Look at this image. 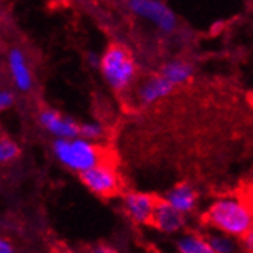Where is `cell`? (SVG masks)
Listing matches in <instances>:
<instances>
[{
	"label": "cell",
	"instance_id": "cell-1",
	"mask_svg": "<svg viewBox=\"0 0 253 253\" xmlns=\"http://www.w3.org/2000/svg\"><path fill=\"white\" fill-rule=\"evenodd\" d=\"M206 222L214 230L241 239L253 227V211L243 199L224 196L211 202Z\"/></svg>",
	"mask_w": 253,
	"mask_h": 253
},
{
	"label": "cell",
	"instance_id": "cell-2",
	"mask_svg": "<svg viewBox=\"0 0 253 253\" xmlns=\"http://www.w3.org/2000/svg\"><path fill=\"white\" fill-rule=\"evenodd\" d=\"M51 150L60 166L79 174L102 162V153H100L99 147L93 141H88L82 136L71 139H54Z\"/></svg>",
	"mask_w": 253,
	"mask_h": 253
},
{
	"label": "cell",
	"instance_id": "cell-3",
	"mask_svg": "<svg viewBox=\"0 0 253 253\" xmlns=\"http://www.w3.org/2000/svg\"><path fill=\"white\" fill-rule=\"evenodd\" d=\"M99 71L111 90L121 93L133 84L137 67L131 54L124 46L111 45L100 57Z\"/></svg>",
	"mask_w": 253,
	"mask_h": 253
},
{
	"label": "cell",
	"instance_id": "cell-4",
	"mask_svg": "<svg viewBox=\"0 0 253 253\" xmlns=\"http://www.w3.org/2000/svg\"><path fill=\"white\" fill-rule=\"evenodd\" d=\"M131 14L151 23L164 34H171L178 28V17L174 11L161 0H126Z\"/></svg>",
	"mask_w": 253,
	"mask_h": 253
},
{
	"label": "cell",
	"instance_id": "cell-5",
	"mask_svg": "<svg viewBox=\"0 0 253 253\" xmlns=\"http://www.w3.org/2000/svg\"><path fill=\"white\" fill-rule=\"evenodd\" d=\"M79 176H81V182L96 196H102V198L113 196L118 193V190L121 187L118 171L110 164L105 162H99L97 166L81 173Z\"/></svg>",
	"mask_w": 253,
	"mask_h": 253
},
{
	"label": "cell",
	"instance_id": "cell-6",
	"mask_svg": "<svg viewBox=\"0 0 253 253\" xmlns=\"http://www.w3.org/2000/svg\"><path fill=\"white\" fill-rule=\"evenodd\" d=\"M158 199L144 192H128L122 196V210L134 224H151Z\"/></svg>",
	"mask_w": 253,
	"mask_h": 253
},
{
	"label": "cell",
	"instance_id": "cell-7",
	"mask_svg": "<svg viewBox=\"0 0 253 253\" xmlns=\"http://www.w3.org/2000/svg\"><path fill=\"white\" fill-rule=\"evenodd\" d=\"M39 124L54 139H71L79 136L81 124L73 118L62 115L54 108H43L39 113Z\"/></svg>",
	"mask_w": 253,
	"mask_h": 253
},
{
	"label": "cell",
	"instance_id": "cell-8",
	"mask_svg": "<svg viewBox=\"0 0 253 253\" xmlns=\"http://www.w3.org/2000/svg\"><path fill=\"white\" fill-rule=\"evenodd\" d=\"M6 65L11 82L14 88L20 93H28L34 86L33 71L28 65L27 56L17 46H12L6 54Z\"/></svg>",
	"mask_w": 253,
	"mask_h": 253
},
{
	"label": "cell",
	"instance_id": "cell-9",
	"mask_svg": "<svg viewBox=\"0 0 253 253\" xmlns=\"http://www.w3.org/2000/svg\"><path fill=\"white\" fill-rule=\"evenodd\" d=\"M151 225L166 235H176L185 227V214L176 210L166 199H158Z\"/></svg>",
	"mask_w": 253,
	"mask_h": 253
},
{
	"label": "cell",
	"instance_id": "cell-10",
	"mask_svg": "<svg viewBox=\"0 0 253 253\" xmlns=\"http://www.w3.org/2000/svg\"><path fill=\"white\" fill-rule=\"evenodd\" d=\"M174 88L176 86L167 78H164L161 73H158L141 84L137 90V99L141 105L148 107L156 104L161 99L169 97L174 91Z\"/></svg>",
	"mask_w": 253,
	"mask_h": 253
},
{
	"label": "cell",
	"instance_id": "cell-11",
	"mask_svg": "<svg viewBox=\"0 0 253 253\" xmlns=\"http://www.w3.org/2000/svg\"><path fill=\"white\" fill-rule=\"evenodd\" d=\"M164 199H166L169 204H171L176 210H179L184 214L195 211V209L198 206L196 190L187 182L178 184V185H174L173 188H170L169 192L166 193V196H164Z\"/></svg>",
	"mask_w": 253,
	"mask_h": 253
},
{
	"label": "cell",
	"instance_id": "cell-12",
	"mask_svg": "<svg viewBox=\"0 0 253 253\" xmlns=\"http://www.w3.org/2000/svg\"><path fill=\"white\" fill-rule=\"evenodd\" d=\"M164 78H167L174 86H179L187 84L193 76V65L185 60H169L167 63H164L161 71H159Z\"/></svg>",
	"mask_w": 253,
	"mask_h": 253
},
{
	"label": "cell",
	"instance_id": "cell-13",
	"mask_svg": "<svg viewBox=\"0 0 253 253\" xmlns=\"http://www.w3.org/2000/svg\"><path fill=\"white\" fill-rule=\"evenodd\" d=\"M178 253H214L209 238L198 233H184L176 241Z\"/></svg>",
	"mask_w": 253,
	"mask_h": 253
},
{
	"label": "cell",
	"instance_id": "cell-14",
	"mask_svg": "<svg viewBox=\"0 0 253 253\" xmlns=\"http://www.w3.org/2000/svg\"><path fill=\"white\" fill-rule=\"evenodd\" d=\"M209 241L214 250V253H238L243 247L238 244L235 236H230L227 233H222V232H214L211 235L207 236Z\"/></svg>",
	"mask_w": 253,
	"mask_h": 253
},
{
	"label": "cell",
	"instance_id": "cell-15",
	"mask_svg": "<svg viewBox=\"0 0 253 253\" xmlns=\"http://www.w3.org/2000/svg\"><path fill=\"white\" fill-rule=\"evenodd\" d=\"M19 155H20V147L16 141H12L8 136H3L0 139V162H2L3 166L16 161Z\"/></svg>",
	"mask_w": 253,
	"mask_h": 253
},
{
	"label": "cell",
	"instance_id": "cell-16",
	"mask_svg": "<svg viewBox=\"0 0 253 253\" xmlns=\"http://www.w3.org/2000/svg\"><path fill=\"white\" fill-rule=\"evenodd\" d=\"M105 130H104V125L97 122V121H86V122H82L81 124V131H79V136L88 139V141H97L104 136Z\"/></svg>",
	"mask_w": 253,
	"mask_h": 253
},
{
	"label": "cell",
	"instance_id": "cell-17",
	"mask_svg": "<svg viewBox=\"0 0 253 253\" xmlns=\"http://www.w3.org/2000/svg\"><path fill=\"white\" fill-rule=\"evenodd\" d=\"M14 104H16L14 91L8 90V88H3V90L0 91V110L6 111V110H9L12 105H14Z\"/></svg>",
	"mask_w": 253,
	"mask_h": 253
},
{
	"label": "cell",
	"instance_id": "cell-18",
	"mask_svg": "<svg viewBox=\"0 0 253 253\" xmlns=\"http://www.w3.org/2000/svg\"><path fill=\"white\" fill-rule=\"evenodd\" d=\"M241 247L246 253H253V227L241 238Z\"/></svg>",
	"mask_w": 253,
	"mask_h": 253
},
{
	"label": "cell",
	"instance_id": "cell-19",
	"mask_svg": "<svg viewBox=\"0 0 253 253\" xmlns=\"http://www.w3.org/2000/svg\"><path fill=\"white\" fill-rule=\"evenodd\" d=\"M0 253H16V249L9 239H5V238L0 239Z\"/></svg>",
	"mask_w": 253,
	"mask_h": 253
},
{
	"label": "cell",
	"instance_id": "cell-20",
	"mask_svg": "<svg viewBox=\"0 0 253 253\" xmlns=\"http://www.w3.org/2000/svg\"><path fill=\"white\" fill-rule=\"evenodd\" d=\"M88 253H118L113 247L110 246H105V244H97L94 247H91L90 250H88Z\"/></svg>",
	"mask_w": 253,
	"mask_h": 253
},
{
	"label": "cell",
	"instance_id": "cell-21",
	"mask_svg": "<svg viewBox=\"0 0 253 253\" xmlns=\"http://www.w3.org/2000/svg\"><path fill=\"white\" fill-rule=\"evenodd\" d=\"M100 57H102V56H97V54H94V53H90V54H88V63H90V65H91L93 68H97V70H99Z\"/></svg>",
	"mask_w": 253,
	"mask_h": 253
},
{
	"label": "cell",
	"instance_id": "cell-22",
	"mask_svg": "<svg viewBox=\"0 0 253 253\" xmlns=\"http://www.w3.org/2000/svg\"><path fill=\"white\" fill-rule=\"evenodd\" d=\"M252 99H253V93H252Z\"/></svg>",
	"mask_w": 253,
	"mask_h": 253
}]
</instances>
